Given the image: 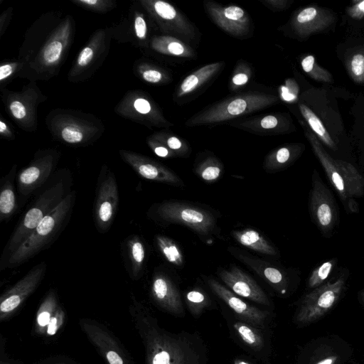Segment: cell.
Instances as JSON below:
<instances>
[{
	"instance_id": "22",
	"label": "cell",
	"mask_w": 364,
	"mask_h": 364,
	"mask_svg": "<svg viewBox=\"0 0 364 364\" xmlns=\"http://www.w3.org/2000/svg\"><path fill=\"white\" fill-rule=\"evenodd\" d=\"M151 46L156 52L173 57L195 58L196 55L188 43L171 36H155L151 40Z\"/></svg>"
},
{
	"instance_id": "34",
	"label": "cell",
	"mask_w": 364,
	"mask_h": 364,
	"mask_svg": "<svg viewBox=\"0 0 364 364\" xmlns=\"http://www.w3.org/2000/svg\"><path fill=\"white\" fill-rule=\"evenodd\" d=\"M141 75L144 80L152 84H158L167 79V76L161 70L152 67L145 68Z\"/></svg>"
},
{
	"instance_id": "17",
	"label": "cell",
	"mask_w": 364,
	"mask_h": 364,
	"mask_svg": "<svg viewBox=\"0 0 364 364\" xmlns=\"http://www.w3.org/2000/svg\"><path fill=\"white\" fill-rule=\"evenodd\" d=\"M151 292L156 301L170 313L178 316L184 315V309L178 289L165 272H154Z\"/></svg>"
},
{
	"instance_id": "37",
	"label": "cell",
	"mask_w": 364,
	"mask_h": 364,
	"mask_svg": "<svg viewBox=\"0 0 364 364\" xmlns=\"http://www.w3.org/2000/svg\"><path fill=\"white\" fill-rule=\"evenodd\" d=\"M95 55L92 46L85 47L80 53L76 60L77 68H84L91 63Z\"/></svg>"
},
{
	"instance_id": "51",
	"label": "cell",
	"mask_w": 364,
	"mask_h": 364,
	"mask_svg": "<svg viewBox=\"0 0 364 364\" xmlns=\"http://www.w3.org/2000/svg\"><path fill=\"white\" fill-rule=\"evenodd\" d=\"M56 324H57V319L55 318H52L49 323V326L48 328V334L53 335L55 333L56 328H57Z\"/></svg>"
},
{
	"instance_id": "41",
	"label": "cell",
	"mask_w": 364,
	"mask_h": 364,
	"mask_svg": "<svg viewBox=\"0 0 364 364\" xmlns=\"http://www.w3.org/2000/svg\"><path fill=\"white\" fill-rule=\"evenodd\" d=\"M21 302L20 297L16 295L7 296L1 303V312H9L16 309Z\"/></svg>"
},
{
	"instance_id": "31",
	"label": "cell",
	"mask_w": 364,
	"mask_h": 364,
	"mask_svg": "<svg viewBox=\"0 0 364 364\" xmlns=\"http://www.w3.org/2000/svg\"><path fill=\"white\" fill-rule=\"evenodd\" d=\"M153 139L165 145L176 156L186 157L190 154L191 149L188 144L176 135L161 133L154 136Z\"/></svg>"
},
{
	"instance_id": "21",
	"label": "cell",
	"mask_w": 364,
	"mask_h": 364,
	"mask_svg": "<svg viewBox=\"0 0 364 364\" xmlns=\"http://www.w3.org/2000/svg\"><path fill=\"white\" fill-rule=\"evenodd\" d=\"M16 165L1 178L0 190V222L9 220L16 213L18 204L14 188L16 178Z\"/></svg>"
},
{
	"instance_id": "52",
	"label": "cell",
	"mask_w": 364,
	"mask_h": 364,
	"mask_svg": "<svg viewBox=\"0 0 364 364\" xmlns=\"http://www.w3.org/2000/svg\"><path fill=\"white\" fill-rule=\"evenodd\" d=\"M336 360L337 357L336 355H330L319 360L316 364H335Z\"/></svg>"
},
{
	"instance_id": "36",
	"label": "cell",
	"mask_w": 364,
	"mask_h": 364,
	"mask_svg": "<svg viewBox=\"0 0 364 364\" xmlns=\"http://www.w3.org/2000/svg\"><path fill=\"white\" fill-rule=\"evenodd\" d=\"M9 109L15 119L23 120L28 114V108L23 101L13 100L9 103Z\"/></svg>"
},
{
	"instance_id": "45",
	"label": "cell",
	"mask_w": 364,
	"mask_h": 364,
	"mask_svg": "<svg viewBox=\"0 0 364 364\" xmlns=\"http://www.w3.org/2000/svg\"><path fill=\"white\" fill-rule=\"evenodd\" d=\"M16 63H5L2 64L0 67V81L9 77L15 71L16 68Z\"/></svg>"
},
{
	"instance_id": "40",
	"label": "cell",
	"mask_w": 364,
	"mask_h": 364,
	"mask_svg": "<svg viewBox=\"0 0 364 364\" xmlns=\"http://www.w3.org/2000/svg\"><path fill=\"white\" fill-rule=\"evenodd\" d=\"M134 28L137 38L139 40H145L147 35V26L143 16H136L134 22Z\"/></svg>"
},
{
	"instance_id": "4",
	"label": "cell",
	"mask_w": 364,
	"mask_h": 364,
	"mask_svg": "<svg viewBox=\"0 0 364 364\" xmlns=\"http://www.w3.org/2000/svg\"><path fill=\"white\" fill-rule=\"evenodd\" d=\"M148 215L159 223L183 225L203 237L211 236L218 229L217 218L212 210L186 201L166 200L155 203Z\"/></svg>"
},
{
	"instance_id": "48",
	"label": "cell",
	"mask_w": 364,
	"mask_h": 364,
	"mask_svg": "<svg viewBox=\"0 0 364 364\" xmlns=\"http://www.w3.org/2000/svg\"><path fill=\"white\" fill-rule=\"evenodd\" d=\"M107 358L110 364H123L122 358L114 351H109Z\"/></svg>"
},
{
	"instance_id": "20",
	"label": "cell",
	"mask_w": 364,
	"mask_h": 364,
	"mask_svg": "<svg viewBox=\"0 0 364 364\" xmlns=\"http://www.w3.org/2000/svg\"><path fill=\"white\" fill-rule=\"evenodd\" d=\"M223 65V62H215L200 67L183 79L176 90V97L193 92L217 75Z\"/></svg>"
},
{
	"instance_id": "3",
	"label": "cell",
	"mask_w": 364,
	"mask_h": 364,
	"mask_svg": "<svg viewBox=\"0 0 364 364\" xmlns=\"http://www.w3.org/2000/svg\"><path fill=\"white\" fill-rule=\"evenodd\" d=\"M279 101L272 94L250 92L237 94L215 103L193 115L187 127L213 125L266 109Z\"/></svg>"
},
{
	"instance_id": "35",
	"label": "cell",
	"mask_w": 364,
	"mask_h": 364,
	"mask_svg": "<svg viewBox=\"0 0 364 364\" xmlns=\"http://www.w3.org/2000/svg\"><path fill=\"white\" fill-rule=\"evenodd\" d=\"M317 11L314 7H308L301 11L296 17L295 26H296L298 30L300 31L302 28L306 26L309 22L312 21L316 16Z\"/></svg>"
},
{
	"instance_id": "55",
	"label": "cell",
	"mask_w": 364,
	"mask_h": 364,
	"mask_svg": "<svg viewBox=\"0 0 364 364\" xmlns=\"http://www.w3.org/2000/svg\"><path fill=\"white\" fill-rule=\"evenodd\" d=\"M359 299L364 304V289L359 292Z\"/></svg>"
},
{
	"instance_id": "12",
	"label": "cell",
	"mask_w": 364,
	"mask_h": 364,
	"mask_svg": "<svg viewBox=\"0 0 364 364\" xmlns=\"http://www.w3.org/2000/svg\"><path fill=\"white\" fill-rule=\"evenodd\" d=\"M205 9L213 23L228 34L236 38L247 37L251 31L248 14L236 5L222 6L213 1L204 3Z\"/></svg>"
},
{
	"instance_id": "14",
	"label": "cell",
	"mask_w": 364,
	"mask_h": 364,
	"mask_svg": "<svg viewBox=\"0 0 364 364\" xmlns=\"http://www.w3.org/2000/svg\"><path fill=\"white\" fill-rule=\"evenodd\" d=\"M120 155L124 161L144 179L178 188L185 186L174 171L147 156L124 150L120 151Z\"/></svg>"
},
{
	"instance_id": "27",
	"label": "cell",
	"mask_w": 364,
	"mask_h": 364,
	"mask_svg": "<svg viewBox=\"0 0 364 364\" xmlns=\"http://www.w3.org/2000/svg\"><path fill=\"white\" fill-rule=\"evenodd\" d=\"M233 328L240 338L249 347L259 350L263 348L264 339L261 333L252 325L245 321H235Z\"/></svg>"
},
{
	"instance_id": "26",
	"label": "cell",
	"mask_w": 364,
	"mask_h": 364,
	"mask_svg": "<svg viewBox=\"0 0 364 364\" xmlns=\"http://www.w3.org/2000/svg\"><path fill=\"white\" fill-rule=\"evenodd\" d=\"M154 240L158 250L167 262L178 268L183 267V255L173 240L160 234L156 235Z\"/></svg>"
},
{
	"instance_id": "24",
	"label": "cell",
	"mask_w": 364,
	"mask_h": 364,
	"mask_svg": "<svg viewBox=\"0 0 364 364\" xmlns=\"http://www.w3.org/2000/svg\"><path fill=\"white\" fill-rule=\"evenodd\" d=\"M129 272L132 277L138 279L143 273L146 259V247L142 239L136 235L129 237L126 241Z\"/></svg>"
},
{
	"instance_id": "5",
	"label": "cell",
	"mask_w": 364,
	"mask_h": 364,
	"mask_svg": "<svg viewBox=\"0 0 364 364\" xmlns=\"http://www.w3.org/2000/svg\"><path fill=\"white\" fill-rule=\"evenodd\" d=\"M68 188L66 181L60 179L47 187L38 195L18 223L6 244L1 256V270L10 256L28 237L41 221L68 194H65Z\"/></svg>"
},
{
	"instance_id": "18",
	"label": "cell",
	"mask_w": 364,
	"mask_h": 364,
	"mask_svg": "<svg viewBox=\"0 0 364 364\" xmlns=\"http://www.w3.org/2000/svg\"><path fill=\"white\" fill-rule=\"evenodd\" d=\"M230 125L255 134L267 136L282 133L286 122L280 114H269L245 118L233 122Z\"/></svg>"
},
{
	"instance_id": "9",
	"label": "cell",
	"mask_w": 364,
	"mask_h": 364,
	"mask_svg": "<svg viewBox=\"0 0 364 364\" xmlns=\"http://www.w3.org/2000/svg\"><path fill=\"white\" fill-rule=\"evenodd\" d=\"M161 30L186 43L194 41L197 33L193 23L174 6L161 0L141 1Z\"/></svg>"
},
{
	"instance_id": "33",
	"label": "cell",
	"mask_w": 364,
	"mask_h": 364,
	"mask_svg": "<svg viewBox=\"0 0 364 364\" xmlns=\"http://www.w3.org/2000/svg\"><path fill=\"white\" fill-rule=\"evenodd\" d=\"M60 138L65 142L70 144H80L86 139V134L82 128L68 124L65 126L60 131Z\"/></svg>"
},
{
	"instance_id": "10",
	"label": "cell",
	"mask_w": 364,
	"mask_h": 364,
	"mask_svg": "<svg viewBox=\"0 0 364 364\" xmlns=\"http://www.w3.org/2000/svg\"><path fill=\"white\" fill-rule=\"evenodd\" d=\"M119 203L118 186L114 174L104 166L100 173L94 203V220L97 230L107 231L111 227Z\"/></svg>"
},
{
	"instance_id": "38",
	"label": "cell",
	"mask_w": 364,
	"mask_h": 364,
	"mask_svg": "<svg viewBox=\"0 0 364 364\" xmlns=\"http://www.w3.org/2000/svg\"><path fill=\"white\" fill-rule=\"evenodd\" d=\"M148 144L154 153L161 158L169 159L177 157L176 155L165 145L153 138L148 141Z\"/></svg>"
},
{
	"instance_id": "32",
	"label": "cell",
	"mask_w": 364,
	"mask_h": 364,
	"mask_svg": "<svg viewBox=\"0 0 364 364\" xmlns=\"http://www.w3.org/2000/svg\"><path fill=\"white\" fill-rule=\"evenodd\" d=\"M299 109L303 117L308 122L311 128L316 133L321 140L329 147L334 149V143L327 133L321 120L306 105L299 104Z\"/></svg>"
},
{
	"instance_id": "49",
	"label": "cell",
	"mask_w": 364,
	"mask_h": 364,
	"mask_svg": "<svg viewBox=\"0 0 364 364\" xmlns=\"http://www.w3.org/2000/svg\"><path fill=\"white\" fill-rule=\"evenodd\" d=\"M50 321V314L47 311L42 312L38 317V322L41 326H46Z\"/></svg>"
},
{
	"instance_id": "2",
	"label": "cell",
	"mask_w": 364,
	"mask_h": 364,
	"mask_svg": "<svg viewBox=\"0 0 364 364\" xmlns=\"http://www.w3.org/2000/svg\"><path fill=\"white\" fill-rule=\"evenodd\" d=\"M308 137L344 210L348 213H358L359 205L356 199L364 196V177L352 164L331 158L314 136L309 134Z\"/></svg>"
},
{
	"instance_id": "29",
	"label": "cell",
	"mask_w": 364,
	"mask_h": 364,
	"mask_svg": "<svg viewBox=\"0 0 364 364\" xmlns=\"http://www.w3.org/2000/svg\"><path fill=\"white\" fill-rule=\"evenodd\" d=\"M186 306L194 317L199 316L210 304L208 295L200 288L194 287L185 294Z\"/></svg>"
},
{
	"instance_id": "15",
	"label": "cell",
	"mask_w": 364,
	"mask_h": 364,
	"mask_svg": "<svg viewBox=\"0 0 364 364\" xmlns=\"http://www.w3.org/2000/svg\"><path fill=\"white\" fill-rule=\"evenodd\" d=\"M217 274L227 288L236 295L259 304L271 305L269 299L259 285L240 267H220L217 270Z\"/></svg>"
},
{
	"instance_id": "7",
	"label": "cell",
	"mask_w": 364,
	"mask_h": 364,
	"mask_svg": "<svg viewBox=\"0 0 364 364\" xmlns=\"http://www.w3.org/2000/svg\"><path fill=\"white\" fill-rule=\"evenodd\" d=\"M349 274L348 269L342 268L336 277L306 294L299 304L296 322L309 324L331 310L344 293Z\"/></svg>"
},
{
	"instance_id": "53",
	"label": "cell",
	"mask_w": 364,
	"mask_h": 364,
	"mask_svg": "<svg viewBox=\"0 0 364 364\" xmlns=\"http://www.w3.org/2000/svg\"><path fill=\"white\" fill-rule=\"evenodd\" d=\"M234 364H250V363L240 358L235 359Z\"/></svg>"
},
{
	"instance_id": "43",
	"label": "cell",
	"mask_w": 364,
	"mask_h": 364,
	"mask_svg": "<svg viewBox=\"0 0 364 364\" xmlns=\"http://www.w3.org/2000/svg\"><path fill=\"white\" fill-rule=\"evenodd\" d=\"M351 70L356 76L364 73V56L361 54L355 55L351 61Z\"/></svg>"
},
{
	"instance_id": "1",
	"label": "cell",
	"mask_w": 364,
	"mask_h": 364,
	"mask_svg": "<svg viewBox=\"0 0 364 364\" xmlns=\"http://www.w3.org/2000/svg\"><path fill=\"white\" fill-rule=\"evenodd\" d=\"M75 200V191H71L41 221L28 237L10 256L3 269L19 266L50 245L68 222Z\"/></svg>"
},
{
	"instance_id": "16",
	"label": "cell",
	"mask_w": 364,
	"mask_h": 364,
	"mask_svg": "<svg viewBox=\"0 0 364 364\" xmlns=\"http://www.w3.org/2000/svg\"><path fill=\"white\" fill-rule=\"evenodd\" d=\"M210 290L226 304L241 319L257 327H264L269 312L261 310L244 301L237 295L213 278L206 279Z\"/></svg>"
},
{
	"instance_id": "25",
	"label": "cell",
	"mask_w": 364,
	"mask_h": 364,
	"mask_svg": "<svg viewBox=\"0 0 364 364\" xmlns=\"http://www.w3.org/2000/svg\"><path fill=\"white\" fill-rule=\"evenodd\" d=\"M224 167L220 161L214 156L208 155L194 166L195 173L203 181L213 183L223 173Z\"/></svg>"
},
{
	"instance_id": "28",
	"label": "cell",
	"mask_w": 364,
	"mask_h": 364,
	"mask_svg": "<svg viewBox=\"0 0 364 364\" xmlns=\"http://www.w3.org/2000/svg\"><path fill=\"white\" fill-rule=\"evenodd\" d=\"M338 258L333 257L316 267L311 272L307 279L308 288L316 289L328 281V279L338 266Z\"/></svg>"
},
{
	"instance_id": "6",
	"label": "cell",
	"mask_w": 364,
	"mask_h": 364,
	"mask_svg": "<svg viewBox=\"0 0 364 364\" xmlns=\"http://www.w3.org/2000/svg\"><path fill=\"white\" fill-rule=\"evenodd\" d=\"M151 364H206V350L196 336L187 332L159 333Z\"/></svg>"
},
{
	"instance_id": "39",
	"label": "cell",
	"mask_w": 364,
	"mask_h": 364,
	"mask_svg": "<svg viewBox=\"0 0 364 364\" xmlns=\"http://www.w3.org/2000/svg\"><path fill=\"white\" fill-rule=\"evenodd\" d=\"M250 72H247V69H237L231 79V86L239 87L246 85L250 80Z\"/></svg>"
},
{
	"instance_id": "19",
	"label": "cell",
	"mask_w": 364,
	"mask_h": 364,
	"mask_svg": "<svg viewBox=\"0 0 364 364\" xmlns=\"http://www.w3.org/2000/svg\"><path fill=\"white\" fill-rule=\"evenodd\" d=\"M231 235L237 243L257 253L273 257L280 256L279 252L272 242L255 229L232 230Z\"/></svg>"
},
{
	"instance_id": "30",
	"label": "cell",
	"mask_w": 364,
	"mask_h": 364,
	"mask_svg": "<svg viewBox=\"0 0 364 364\" xmlns=\"http://www.w3.org/2000/svg\"><path fill=\"white\" fill-rule=\"evenodd\" d=\"M64 48L65 44L61 39L53 38L40 52V63L46 68L57 65L62 60Z\"/></svg>"
},
{
	"instance_id": "13",
	"label": "cell",
	"mask_w": 364,
	"mask_h": 364,
	"mask_svg": "<svg viewBox=\"0 0 364 364\" xmlns=\"http://www.w3.org/2000/svg\"><path fill=\"white\" fill-rule=\"evenodd\" d=\"M230 253L245 264L264 282L282 295L287 293L291 283V273L257 257L247 254L233 247L228 248Z\"/></svg>"
},
{
	"instance_id": "23",
	"label": "cell",
	"mask_w": 364,
	"mask_h": 364,
	"mask_svg": "<svg viewBox=\"0 0 364 364\" xmlns=\"http://www.w3.org/2000/svg\"><path fill=\"white\" fill-rule=\"evenodd\" d=\"M298 149L284 146L269 152L263 163L264 169L269 173L277 172L289 166L298 156Z\"/></svg>"
},
{
	"instance_id": "44",
	"label": "cell",
	"mask_w": 364,
	"mask_h": 364,
	"mask_svg": "<svg viewBox=\"0 0 364 364\" xmlns=\"http://www.w3.org/2000/svg\"><path fill=\"white\" fill-rule=\"evenodd\" d=\"M259 1L272 11L282 10L287 6V1L286 0H260Z\"/></svg>"
},
{
	"instance_id": "11",
	"label": "cell",
	"mask_w": 364,
	"mask_h": 364,
	"mask_svg": "<svg viewBox=\"0 0 364 364\" xmlns=\"http://www.w3.org/2000/svg\"><path fill=\"white\" fill-rule=\"evenodd\" d=\"M58 158V152L53 150L40 152L28 166L19 171L16 183L21 196H29L46 183L55 168Z\"/></svg>"
},
{
	"instance_id": "54",
	"label": "cell",
	"mask_w": 364,
	"mask_h": 364,
	"mask_svg": "<svg viewBox=\"0 0 364 364\" xmlns=\"http://www.w3.org/2000/svg\"><path fill=\"white\" fill-rule=\"evenodd\" d=\"M357 8H358V10H359V11H359L360 13L364 14V1H362V2H360V3L358 5Z\"/></svg>"
},
{
	"instance_id": "47",
	"label": "cell",
	"mask_w": 364,
	"mask_h": 364,
	"mask_svg": "<svg viewBox=\"0 0 364 364\" xmlns=\"http://www.w3.org/2000/svg\"><path fill=\"white\" fill-rule=\"evenodd\" d=\"M315 60L313 55H308L305 57L301 61V66L303 70L308 73H311L312 72Z\"/></svg>"
},
{
	"instance_id": "46",
	"label": "cell",
	"mask_w": 364,
	"mask_h": 364,
	"mask_svg": "<svg viewBox=\"0 0 364 364\" xmlns=\"http://www.w3.org/2000/svg\"><path fill=\"white\" fill-rule=\"evenodd\" d=\"M293 83L294 82L288 80L286 85L282 87L281 96L286 101H291L296 96V94L291 92Z\"/></svg>"
},
{
	"instance_id": "50",
	"label": "cell",
	"mask_w": 364,
	"mask_h": 364,
	"mask_svg": "<svg viewBox=\"0 0 364 364\" xmlns=\"http://www.w3.org/2000/svg\"><path fill=\"white\" fill-rule=\"evenodd\" d=\"M0 133L2 136L11 137V131L6 124L2 119L0 121Z\"/></svg>"
},
{
	"instance_id": "8",
	"label": "cell",
	"mask_w": 364,
	"mask_h": 364,
	"mask_svg": "<svg viewBox=\"0 0 364 364\" xmlns=\"http://www.w3.org/2000/svg\"><path fill=\"white\" fill-rule=\"evenodd\" d=\"M308 205L312 223L323 237H331L340 223L338 206L316 170H314L311 176Z\"/></svg>"
},
{
	"instance_id": "42",
	"label": "cell",
	"mask_w": 364,
	"mask_h": 364,
	"mask_svg": "<svg viewBox=\"0 0 364 364\" xmlns=\"http://www.w3.org/2000/svg\"><path fill=\"white\" fill-rule=\"evenodd\" d=\"M81 6L90 9L94 11H102L104 8L107 7L108 1L100 0H77L75 1Z\"/></svg>"
}]
</instances>
